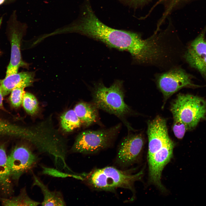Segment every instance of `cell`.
I'll return each mask as SVG.
<instances>
[{"mask_svg":"<svg viewBox=\"0 0 206 206\" xmlns=\"http://www.w3.org/2000/svg\"><path fill=\"white\" fill-rule=\"evenodd\" d=\"M121 125L96 130H88L80 133L71 149L72 152L84 154L96 153L109 146L118 133Z\"/></svg>","mask_w":206,"mask_h":206,"instance_id":"obj_5","label":"cell"},{"mask_svg":"<svg viewBox=\"0 0 206 206\" xmlns=\"http://www.w3.org/2000/svg\"><path fill=\"white\" fill-rule=\"evenodd\" d=\"M11 179L5 145L0 144V192L4 196L10 195L12 193Z\"/></svg>","mask_w":206,"mask_h":206,"instance_id":"obj_12","label":"cell"},{"mask_svg":"<svg viewBox=\"0 0 206 206\" xmlns=\"http://www.w3.org/2000/svg\"><path fill=\"white\" fill-rule=\"evenodd\" d=\"M123 92L121 81H116L108 87L100 83L96 85L93 91V104L98 109L123 120L130 111L124 102Z\"/></svg>","mask_w":206,"mask_h":206,"instance_id":"obj_3","label":"cell"},{"mask_svg":"<svg viewBox=\"0 0 206 206\" xmlns=\"http://www.w3.org/2000/svg\"><path fill=\"white\" fill-rule=\"evenodd\" d=\"M0 201L5 206H36L41 203L31 198L27 194L26 188H23L17 196L7 198L0 197Z\"/></svg>","mask_w":206,"mask_h":206,"instance_id":"obj_15","label":"cell"},{"mask_svg":"<svg viewBox=\"0 0 206 206\" xmlns=\"http://www.w3.org/2000/svg\"><path fill=\"white\" fill-rule=\"evenodd\" d=\"M40 159L37 154L28 146H15L7 156L11 179L18 182L23 174L32 171L37 166Z\"/></svg>","mask_w":206,"mask_h":206,"instance_id":"obj_6","label":"cell"},{"mask_svg":"<svg viewBox=\"0 0 206 206\" xmlns=\"http://www.w3.org/2000/svg\"><path fill=\"white\" fill-rule=\"evenodd\" d=\"M5 0H0V5L5 2Z\"/></svg>","mask_w":206,"mask_h":206,"instance_id":"obj_24","label":"cell"},{"mask_svg":"<svg viewBox=\"0 0 206 206\" xmlns=\"http://www.w3.org/2000/svg\"><path fill=\"white\" fill-rule=\"evenodd\" d=\"M121 2L125 3H135L144 1L145 0H119Z\"/></svg>","mask_w":206,"mask_h":206,"instance_id":"obj_23","label":"cell"},{"mask_svg":"<svg viewBox=\"0 0 206 206\" xmlns=\"http://www.w3.org/2000/svg\"><path fill=\"white\" fill-rule=\"evenodd\" d=\"M203 31L189 45L183 57L189 66L206 80V39Z\"/></svg>","mask_w":206,"mask_h":206,"instance_id":"obj_10","label":"cell"},{"mask_svg":"<svg viewBox=\"0 0 206 206\" xmlns=\"http://www.w3.org/2000/svg\"><path fill=\"white\" fill-rule=\"evenodd\" d=\"M194 77L179 67L173 68L159 76L157 83L164 98L167 100L173 94L182 88L186 87L196 88L202 86L194 84Z\"/></svg>","mask_w":206,"mask_h":206,"instance_id":"obj_7","label":"cell"},{"mask_svg":"<svg viewBox=\"0 0 206 206\" xmlns=\"http://www.w3.org/2000/svg\"><path fill=\"white\" fill-rule=\"evenodd\" d=\"M25 88L24 86H19L13 89L11 92L9 99L11 105L14 108H18L22 104Z\"/></svg>","mask_w":206,"mask_h":206,"instance_id":"obj_20","label":"cell"},{"mask_svg":"<svg viewBox=\"0 0 206 206\" xmlns=\"http://www.w3.org/2000/svg\"><path fill=\"white\" fill-rule=\"evenodd\" d=\"M144 141L140 134L129 135L122 140L118 147L116 162L120 166L125 167L135 163L143 149Z\"/></svg>","mask_w":206,"mask_h":206,"instance_id":"obj_9","label":"cell"},{"mask_svg":"<svg viewBox=\"0 0 206 206\" xmlns=\"http://www.w3.org/2000/svg\"><path fill=\"white\" fill-rule=\"evenodd\" d=\"M170 110L173 118L185 124L188 130L192 129L205 117L206 101L197 96L180 94L172 103Z\"/></svg>","mask_w":206,"mask_h":206,"instance_id":"obj_4","label":"cell"},{"mask_svg":"<svg viewBox=\"0 0 206 206\" xmlns=\"http://www.w3.org/2000/svg\"><path fill=\"white\" fill-rule=\"evenodd\" d=\"M97 109L93 103L81 102L75 106L74 110L82 124L88 127L98 119Z\"/></svg>","mask_w":206,"mask_h":206,"instance_id":"obj_14","label":"cell"},{"mask_svg":"<svg viewBox=\"0 0 206 206\" xmlns=\"http://www.w3.org/2000/svg\"><path fill=\"white\" fill-rule=\"evenodd\" d=\"M32 185L37 186L40 189L43 195L41 203L42 206H66V203L62 193L59 191H51L34 174H33Z\"/></svg>","mask_w":206,"mask_h":206,"instance_id":"obj_13","label":"cell"},{"mask_svg":"<svg viewBox=\"0 0 206 206\" xmlns=\"http://www.w3.org/2000/svg\"><path fill=\"white\" fill-rule=\"evenodd\" d=\"M22 104L26 111L31 114H34L38 108V103L36 98L28 92H25Z\"/></svg>","mask_w":206,"mask_h":206,"instance_id":"obj_19","label":"cell"},{"mask_svg":"<svg viewBox=\"0 0 206 206\" xmlns=\"http://www.w3.org/2000/svg\"><path fill=\"white\" fill-rule=\"evenodd\" d=\"M42 168L41 173L43 175H48L53 177L65 178L72 177L83 180V178L79 174L76 173H71L62 172L57 169L47 167L44 166H41Z\"/></svg>","mask_w":206,"mask_h":206,"instance_id":"obj_18","label":"cell"},{"mask_svg":"<svg viewBox=\"0 0 206 206\" xmlns=\"http://www.w3.org/2000/svg\"><path fill=\"white\" fill-rule=\"evenodd\" d=\"M80 175L83 181L92 188L98 191H113L118 188L132 190L134 183L141 179L143 172L132 175L114 167L107 166Z\"/></svg>","mask_w":206,"mask_h":206,"instance_id":"obj_2","label":"cell"},{"mask_svg":"<svg viewBox=\"0 0 206 206\" xmlns=\"http://www.w3.org/2000/svg\"><path fill=\"white\" fill-rule=\"evenodd\" d=\"M173 130L175 135L177 138L182 139L186 131L188 130L186 126L178 119L173 118Z\"/></svg>","mask_w":206,"mask_h":206,"instance_id":"obj_21","label":"cell"},{"mask_svg":"<svg viewBox=\"0 0 206 206\" xmlns=\"http://www.w3.org/2000/svg\"><path fill=\"white\" fill-rule=\"evenodd\" d=\"M64 33H76L100 41L110 47L129 52L136 33L111 28L97 17L85 0L78 18L62 27Z\"/></svg>","mask_w":206,"mask_h":206,"instance_id":"obj_1","label":"cell"},{"mask_svg":"<svg viewBox=\"0 0 206 206\" xmlns=\"http://www.w3.org/2000/svg\"><path fill=\"white\" fill-rule=\"evenodd\" d=\"M62 129L66 132H70L80 127L82 124L74 110H70L64 113L60 117Z\"/></svg>","mask_w":206,"mask_h":206,"instance_id":"obj_16","label":"cell"},{"mask_svg":"<svg viewBox=\"0 0 206 206\" xmlns=\"http://www.w3.org/2000/svg\"><path fill=\"white\" fill-rule=\"evenodd\" d=\"M34 80V74L32 72L17 73L0 80V86L4 96L17 86H23L26 87L31 86Z\"/></svg>","mask_w":206,"mask_h":206,"instance_id":"obj_11","label":"cell"},{"mask_svg":"<svg viewBox=\"0 0 206 206\" xmlns=\"http://www.w3.org/2000/svg\"><path fill=\"white\" fill-rule=\"evenodd\" d=\"M12 21L9 29L11 47V58L5 77L18 73L20 67L26 65L21 58L20 47L21 40L27 28V25L18 21L16 14H13Z\"/></svg>","mask_w":206,"mask_h":206,"instance_id":"obj_8","label":"cell"},{"mask_svg":"<svg viewBox=\"0 0 206 206\" xmlns=\"http://www.w3.org/2000/svg\"><path fill=\"white\" fill-rule=\"evenodd\" d=\"M173 0L175 1H179L180 0Z\"/></svg>","mask_w":206,"mask_h":206,"instance_id":"obj_26","label":"cell"},{"mask_svg":"<svg viewBox=\"0 0 206 206\" xmlns=\"http://www.w3.org/2000/svg\"><path fill=\"white\" fill-rule=\"evenodd\" d=\"M22 128L0 117V136L16 137L23 136Z\"/></svg>","mask_w":206,"mask_h":206,"instance_id":"obj_17","label":"cell"},{"mask_svg":"<svg viewBox=\"0 0 206 206\" xmlns=\"http://www.w3.org/2000/svg\"><path fill=\"white\" fill-rule=\"evenodd\" d=\"M16 0H5V2H8L10 1H14Z\"/></svg>","mask_w":206,"mask_h":206,"instance_id":"obj_25","label":"cell"},{"mask_svg":"<svg viewBox=\"0 0 206 206\" xmlns=\"http://www.w3.org/2000/svg\"><path fill=\"white\" fill-rule=\"evenodd\" d=\"M3 95L1 87L0 86V109L4 111H6L3 105Z\"/></svg>","mask_w":206,"mask_h":206,"instance_id":"obj_22","label":"cell"}]
</instances>
